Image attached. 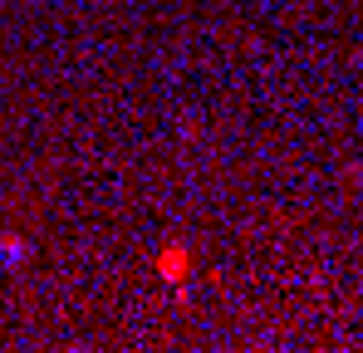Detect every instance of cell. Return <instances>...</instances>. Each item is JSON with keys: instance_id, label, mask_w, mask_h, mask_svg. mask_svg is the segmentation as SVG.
Returning a JSON list of instances; mask_svg holds the SVG:
<instances>
[{"instance_id": "cell-1", "label": "cell", "mask_w": 363, "mask_h": 353, "mask_svg": "<svg viewBox=\"0 0 363 353\" xmlns=\"http://www.w3.org/2000/svg\"><path fill=\"white\" fill-rule=\"evenodd\" d=\"M157 270H162L167 280H182V275L191 270V260H186V250H177V245H172V250H162V260H157Z\"/></svg>"}, {"instance_id": "cell-2", "label": "cell", "mask_w": 363, "mask_h": 353, "mask_svg": "<svg viewBox=\"0 0 363 353\" xmlns=\"http://www.w3.org/2000/svg\"><path fill=\"white\" fill-rule=\"evenodd\" d=\"M15 260H25V245L20 240H5V265H15Z\"/></svg>"}]
</instances>
